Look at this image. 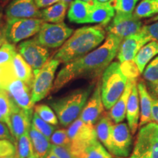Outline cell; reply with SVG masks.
<instances>
[{
	"mask_svg": "<svg viewBox=\"0 0 158 158\" xmlns=\"http://www.w3.org/2000/svg\"><path fill=\"white\" fill-rule=\"evenodd\" d=\"M5 90L14 103L25 110H33L34 103L31 100V88L18 78L12 80L7 84Z\"/></svg>",
	"mask_w": 158,
	"mask_h": 158,
	"instance_id": "cell-15",
	"label": "cell"
},
{
	"mask_svg": "<svg viewBox=\"0 0 158 158\" xmlns=\"http://www.w3.org/2000/svg\"><path fill=\"white\" fill-rule=\"evenodd\" d=\"M135 80L128 79V81L126 86L125 89L120 97L119 99L116 101L114 106L110 109L108 112L110 117L113 120L114 123H121L126 117V111H127V106L129 97L133 87V82Z\"/></svg>",
	"mask_w": 158,
	"mask_h": 158,
	"instance_id": "cell-22",
	"label": "cell"
},
{
	"mask_svg": "<svg viewBox=\"0 0 158 158\" xmlns=\"http://www.w3.org/2000/svg\"><path fill=\"white\" fill-rule=\"evenodd\" d=\"M4 24V10L3 6L0 5V25Z\"/></svg>",
	"mask_w": 158,
	"mask_h": 158,
	"instance_id": "cell-48",
	"label": "cell"
},
{
	"mask_svg": "<svg viewBox=\"0 0 158 158\" xmlns=\"http://www.w3.org/2000/svg\"><path fill=\"white\" fill-rule=\"evenodd\" d=\"M93 4L86 2L82 0H74L70 4L68 10L69 21L76 23H88Z\"/></svg>",
	"mask_w": 158,
	"mask_h": 158,
	"instance_id": "cell-23",
	"label": "cell"
},
{
	"mask_svg": "<svg viewBox=\"0 0 158 158\" xmlns=\"http://www.w3.org/2000/svg\"><path fill=\"white\" fill-rule=\"evenodd\" d=\"M141 30L149 37L151 41L158 43V21H155L151 24L143 25Z\"/></svg>",
	"mask_w": 158,
	"mask_h": 158,
	"instance_id": "cell-41",
	"label": "cell"
},
{
	"mask_svg": "<svg viewBox=\"0 0 158 158\" xmlns=\"http://www.w3.org/2000/svg\"><path fill=\"white\" fill-rule=\"evenodd\" d=\"M68 5L63 1H59L50 7L41 10L40 19L46 23H63Z\"/></svg>",
	"mask_w": 158,
	"mask_h": 158,
	"instance_id": "cell-27",
	"label": "cell"
},
{
	"mask_svg": "<svg viewBox=\"0 0 158 158\" xmlns=\"http://www.w3.org/2000/svg\"><path fill=\"white\" fill-rule=\"evenodd\" d=\"M28 158H39V157H37V156L34 153V154H33V155H31L30 156V157H28Z\"/></svg>",
	"mask_w": 158,
	"mask_h": 158,
	"instance_id": "cell-56",
	"label": "cell"
},
{
	"mask_svg": "<svg viewBox=\"0 0 158 158\" xmlns=\"http://www.w3.org/2000/svg\"><path fill=\"white\" fill-rule=\"evenodd\" d=\"M93 86L78 89L63 98L55 99L50 102L58 117L59 123L64 127L69 126L80 116L87 102Z\"/></svg>",
	"mask_w": 158,
	"mask_h": 158,
	"instance_id": "cell-3",
	"label": "cell"
},
{
	"mask_svg": "<svg viewBox=\"0 0 158 158\" xmlns=\"http://www.w3.org/2000/svg\"><path fill=\"white\" fill-rule=\"evenodd\" d=\"M143 127L145 131L151 136L152 138L158 141V124L155 122H151L146 125L143 126Z\"/></svg>",
	"mask_w": 158,
	"mask_h": 158,
	"instance_id": "cell-43",
	"label": "cell"
},
{
	"mask_svg": "<svg viewBox=\"0 0 158 158\" xmlns=\"http://www.w3.org/2000/svg\"><path fill=\"white\" fill-rule=\"evenodd\" d=\"M33 114V110L23 109L15 103L13 104L7 126L15 141L23 134L29 132L31 125Z\"/></svg>",
	"mask_w": 158,
	"mask_h": 158,
	"instance_id": "cell-13",
	"label": "cell"
},
{
	"mask_svg": "<svg viewBox=\"0 0 158 158\" xmlns=\"http://www.w3.org/2000/svg\"><path fill=\"white\" fill-rule=\"evenodd\" d=\"M115 11L110 1L108 2H100L98 0H94L88 23H98L102 27H106L114 19Z\"/></svg>",
	"mask_w": 158,
	"mask_h": 158,
	"instance_id": "cell-19",
	"label": "cell"
},
{
	"mask_svg": "<svg viewBox=\"0 0 158 158\" xmlns=\"http://www.w3.org/2000/svg\"><path fill=\"white\" fill-rule=\"evenodd\" d=\"M143 26L142 21L134 13L116 12L106 30L108 34L116 35L124 40L141 31Z\"/></svg>",
	"mask_w": 158,
	"mask_h": 158,
	"instance_id": "cell-9",
	"label": "cell"
},
{
	"mask_svg": "<svg viewBox=\"0 0 158 158\" xmlns=\"http://www.w3.org/2000/svg\"><path fill=\"white\" fill-rule=\"evenodd\" d=\"M121 68L123 73L127 76L128 79L137 80V78L140 75V71L134 60L121 63Z\"/></svg>",
	"mask_w": 158,
	"mask_h": 158,
	"instance_id": "cell-38",
	"label": "cell"
},
{
	"mask_svg": "<svg viewBox=\"0 0 158 158\" xmlns=\"http://www.w3.org/2000/svg\"><path fill=\"white\" fill-rule=\"evenodd\" d=\"M157 13H158V10H157Z\"/></svg>",
	"mask_w": 158,
	"mask_h": 158,
	"instance_id": "cell-60",
	"label": "cell"
},
{
	"mask_svg": "<svg viewBox=\"0 0 158 158\" xmlns=\"http://www.w3.org/2000/svg\"><path fill=\"white\" fill-rule=\"evenodd\" d=\"M51 151L58 158H77L71 152L70 148L51 144Z\"/></svg>",
	"mask_w": 158,
	"mask_h": 158,
	"instance_id": "cell-40",
	"label": "cell"
},
{
	"mask_svg": "<svg viewBox=\"0 0 158 158\" xmlns=\"http://www.w3.org/2000/svg\"><path fill=\"white\" fill-rule=\"evenodd\" d=\"M10 1H12V0H1L0 1V5H2L4 7L5 5H7Z\"/></svg>",
	"mask_w": 158,
	"mask_h": 158,
	"instance_id": "cell-50",
	"label": "cell"
},
{
	"mask_svg": "<svg viewBox=\"0 0 158 158\" xmlns=\"http://www.w3.org/2000/svg\"><path fill=\"white\" fill-rule=\"evenodd\" d=\"M130 158H158V141L143 127L138 132Z\"/></svg>",
	"mask_w": 158,
	"mask_h": 158,
	"instance_id": "cell-17",
	"label": "cell"
},
{
	"mask_svg": "<svg viewBox=\"0 0 158 158\" xmlns=\"http://www.w3.org/2000/svg\"><path fill=\"white\" fill-rule=\"evenodd\" d=\"M2 90H4L3 86H2V84L1 81H0V92H1V91H2Z\"/></svg>",
	"mask_w": 158,
	"mask_h": 158,
	"instance_id": "cell-58",
	"label": "cell"
},
{
	"mask_svg": "<svg viewBox=\"0 0 158 158\" xmlns=\"http://www.w3.org/2000/svg\"><path fill=\"white\" fill-rule=\"evenodd\" d=\"M34 109L35 113L37 114L44 121L52 124V125L58 124V117L55 114L54 110L45 104L37 105L35 106Z\"/></svg>",
	"mask_w": 158,
	"mask_h": 158,
	"instance_id": "cell-33",
	"label": "cell"
},
{
	"mask_svg": "<svg viewBox=\"0 0 158 158\" xmlns=\"http://www.w3.org/2000/svg\"><path fill=\"white\" fill-rule=\"evenodd\" d=\"M114 158H122V157H114Z\"/></svg>",
	"mask_w": 158,
	"mask_h": 158,
	"instance_id": "cell-59",
	"label": "cell"
},
{
	"mask_svg": "<svg viewBox=\"0 0 158 158\" xmlns=\"http://www.w3.org/2000/svg\"><path fill=\"white\" fill-rule=\"evenodd\" d=\"M18 158H28L34 154L29 132L21 135L15 143Z\"/></svg>",
	"mask_w": 158,
	"mask_h": 158,
	"instance_id": "cell-31",
	"label": "cell"
},
{
	"mask_svg": "<svg viewBox=\"0 0 158 158\" xmlns=\"http://www.w3.org/2000/svg\"><path fill=\"white\" fill-rule=\"evenodd\" d=\"M98 1L100 2H108L110 0H98Z\"/></svg>",
	"mask_w": 158,
	"mask_h": 158,
	"instance_id": "cell-57",
	"label": "cell"
},
{
	"mask_svg": "<svg viewBox=\"0 0 158 158\" xmlns=\"http://www.w3.org/2000/svg\"><path fill=\"white\" fill-rule=\"evenodd\" d=\"M59 64V61L50 59L40 70L34 74L31 85V100L34 104L45 98L52 89L55 73Z\"/></svg>",
	"mask_w": 158,
	"mask_h": 158,
	"instance_id": "cell-6",
	"label": "cell"
},
{
	"mask_svg": "<svg viewBox=\"0 0 158 158\" xmlns=\"http://www.w3.org/2000/svg\"><path fill=\"white\" fill-rule=\"evenodd\" d=\"M16 154L15 144L10 140L0 139V158H5Z\"/></svg>",
	"mask_w": 158,
	"mask_h": 158,
	"instance_id": "cell-39",
	"label": "cell"
},
{
	"mask_svg": "<svg viewBox=\"0 0 158 158\" xmlns=\"http://www.w3.org/2000/svg\"><path fill=\"white\" fill-rule=\"evenodd\" d=\"M132 134L126 123L114 125L112 133V146L110 153L118 157H127L130 155L132 146Z\"/></svg>",
	"mask_w": 158,
	"mask_h": 158,
	"instance_id": "cell-11",
	"label": "cell"
},
{
	"mask_svg": "<svg viewBox=\"0 0 158 158\" xmlns=\"http://www.w3.org/2000/svg\"><path fill=\"white\" fill-rule=\"evenodd\" d=\"M157 55L158 43L155 41H150L140 49L133 59L140 71V73H143L148 64Z\"/></svg>",
	"mask_w": 158,
	"mask_h": 158,
	"instance_id": "cell-25",
	"label": "cell"
},
{
	"mask_svg": "<svg viewBox=\"0 0 158 158\" xmlns=\"http://www.w3.org/2000/svg\"><path fill=\"white\" fill-rule=\"evenodd\" d=\"M158 21V15H155V17L152 18V19H150L149 22H155V21Z\"/></svg>",
	"mask_w": 158,
	"mask_h": 158,
	"instance_id": "cell-51",
	"label": "cell"
},
{
	"mask_svg": "<svg viewBox=\"0 0 158 158\" xmlns=\"http://www.w3.org/2000/svg\"><path fill=\"white\" fill-rule=\"evenodd\" d=\"M105 37L106 31L100 25L77 29L57 50L53 59L64 64L72 62L97 48Z\"/></svg>",
	"mask_w": 158,
	"mask_h": 158,
	"instance_id": "cell-2",
	"label": "cell"
},
{
	"mask_svg": "<svg viewBox=\"0 0 158 158\" xmlns=\"http://www.w3.org/2000/svg\"><path fill=\"white\" fill-rule=\"evenodd\" d=\"M44 158H58V157L55 155L52 152L50 151V152H49L48 155L45 156Z\"/></svg>",
	"mask_w": 158,
	"mask_h": 158,
	"instance_id": "cell-49",
	"label": "cell"
},
{
	"mask_svg": "<svg viewBox=\"0 0 158 158\" xmlns=\"http://www.w3.org/2000/svg\"><path fill=\"white\" fill-rule=\"evenodd\" d=\"M31 124L34 126L36 130H38L40 133L44 135L45 137L48 138L49 140L55 131V127L52 124L48 123L43 118H41L37 114L34 113L31 120Z\"/></svg>",
	"mask_w": 158,
	"mask_h": 158,
	"instance_id": "cell-34",
	"label": "cell"
},
{
	"mask_svg": "<svg viewBox=\"0 0 158 158\" xmlns=\"http://www.w3.org/2000/svg\"><path fill=\"white\" fill-rule=\"evenodd\" d=\"M122 40L116 35L108 34L105 42L98 48L65 64L55 78L53 92H57L76 79L100 76L117 55Z\"/></svg>",
	"mask_w": 158,
	"mask_h": 158,
	"instance_id": "cell-1",
	"label": "cell"
},
{
	"mask_svg": "<svg viewBox=\"0 0 158 158\" xmlns=\"http://www.w3.org/2000/svg\"><path fill=\"white\" fill-rule=\"evenodd\" d=\"M61 1H63V2H64L66 3L68 6H70V4L72 3L74 1V0H61Z\"/></svg>",
	"mask_w": 158,
	"mask_h": 158,
	"instance_id": "cell-52",
	"label": "cell"
},
{
	"mask_svg": "<svg viewBox=\"0 0 158 158\" xmlns=\"http://www.w3.org/2000/svg\"><path fill=\"white\" fill-rule=\"evenodd\" d=\"M140 116H141V110H140L139 94L137 87V80H135L133 82L127 102V111H126L128 126L133 135L136 133L138 127H139Z\"/></svg>",
	"mask_w": 158,
	"mask_h": 158,
	"instance_id": "cell-18",
	"label": "cell"
},
{
	"mask_svg": "<svg viewBox=\"0 0 158 158\" xmlns=\"http://www.w3.org/2000/svg\"><path fill=\"white\" fill-rule=\"evenodd\" d=\"M137 87L139 94L140 107H141V116H140L139 127H143L146 124L153 122L152 116V95L150 94L147 85L143 81L137 82Z\"/></svg>",
	"mask_w": 158,
	"mask_h": 158,
	"instance_id": "cell-20",
	"label": "cell"
},
{
	"mask_svg": "<svg viewBox=\"0 0 158 158\" xmlns=\"http://www.w3.org/2000/svg\"><path fill=\"white\" fill-rule=\"evenodd\" d=\"M67 130L71 141L70 150L77 158H81L88 146L98 140L94 124L86 123L80 118L70 124Z\"/></svg>",
	"mask_w": 158,
	"mask_h": 158,
	"instance_id": "cell-5",
	"label": "cell"
},
{
	"mask_svg": "<svg viewBox=\"0 0 158 158\" xmlns=\"http://www.w3.org/2000/svg\"><path fill=\"white\" fill-rule=\"evenodd\" d=\"M19 53L30 65L33 73H36L49 60V51L47 48L33 40L23 41L18 47Z\"/></svg>",
	"mask_w": 158,
	"mask_h": 158,
	"instance_id": "cell-10",
	"label": "cell"
},
{
	"mask_svg": "<svg viewBox=\"0 0 158 158\" xmlns=\"http://www.w3.org/2000/svg\"><path fill=\"white\" fill-rule=\"evenodd\" d=\"M51 144L70 148L71 141L68 134V130L59 129L54 132L50 138Z\"/></svg>",
	"mask_w": 158,
	"mask_h": 158,
	"instance_id": "cell-36",
	"label": "cell"
},
{
	"mask_svg": "<svg viewBox=\"0 0 158 158\" xmlns=\"http://www.w3.org/2000/svg\"><path fill=\"white\" fill-rule=\"evenodd\" d=\"M0 122H4V123H5V119H4L3 116H2V115L1 113H0Z\"/></svg>",
	"mask_w": 158,
	"mask_h": 158,
	"instance_id": "cell-55",
	"label": "cell"
},
{
	"mask_svg": "<svg viewBox=\"0 0 158 158\" xmlns=\"http://www.w3.org/2000/svg\"><path fill=\"white\" fill-rule=\"evenodd\" d=\"M60 0H35V4L38 8H46L58 2Z\"/></svg>",
	"mask_w": 158,
	"mask_h": 158,
	"instance_id": "cell-45",
	"label": "cell"
},
{
	"mask_svg": "<svg viewBox=\"0 0 158 158\" xmlns=\"http://www.w3.org/2000/svg\"><path fill=\"white\" fill-rule=\"evenodd\" d=\"M0 139L10 140L15 144L16 143V141L12 135L8 126L7 125V124L2 122H0Z\"/></svg>",
	"mask_w": 158,
	"mask_h": 158,
	"instance_id": "cell-42",
	"label": "cell"
},
{
	"mask_svg": "<svg viewBox=\"0 0 158 158\" xmlns=\"http://www.w3.org/2000/svg\"><path fill=\"white\" fill-rule=\"evenodd\" d=\"M73 32V29L64 23L45 22L34 40L45 48H57L62 46Z\"/></svg>",
	"mask_w": 158,
	"mask_h": 158,
	"instance_id": "cell-8",
	"label": "cell"
},
{
	"mask_svg": "<svg viewBox=\"0 0 158 158\" xmlns=\"http://www.w3.org/2000/svg\"><path fill=\"white\" fill-rule=\"evenodd\" d=\"M151 41L143 31L122 40L118 48L117 58L120 63L133 60L143 45Z\"/></svg>",
	"mask_w": 158,
	"mask_h": 158,
	"instance_id": "cell-14",
	"label": "cell"
},
{
	"mask_svg": "<svg viewBox=\"0 0 158 158\" xmlns=\"http://www.w3.org/2000/svg\"><path fill=\"white\" fill-rule=\"evenodd\" d=\"M5 158H18V157H17L16 154H15V155L8 156V157H5Z\"/></svg>",
	"mask_w": 158,
	"mask_h": 158,
	"instance_id": "cell-54",
	"label": "cell"
},
{
	"mask_svg": "<svg viewBox=\"0 0 158 158\" xmlns=\"http://www.w3.org/2000/svg\"><path fill=\"white\" fill-rule=\"evenodd\" d=\"M6 43H7V40L6 37L5 24L0 25V47Z\"/></svg>",
	"mask_w": 158,
	"mask_h": 158,
	"instance_id": "cell-46",
	"label": "cell"
},
{
	"mask_svg": "<svg viewBox=\"0 0 158 158\" xmlns=\"http://www.w3.org/2000/svg\"><path fill=\"white\" fill-rule=\"evenodd\" d=\"M158 10V0H141L135 9V14L139 19L152 17Z\"/></svg>",
	"mask_w": 158,
	"mask_h": 158,
	"instance_id": "cell-28",
	"label": "cell"
},
{
	"mask_svg": "<svg viewBox=\"0 0 158 158\" xmlns=\"http://www.w3.org/2000/svg\"><path fill=\"white\" fill-rule=\"evenodd\" d=\"M45 21L41 19H17L7 20L5 32L7 42L15 45L37 34Z\"/></svg>",
	"mask_w": 158,
	"mask_h": 158,
	"instance_id": "cell-7",
	"label": "cell"
},
{
	"mask_svg": "<svg viewBox=\"0 0 158 158\" xmlns=\"http://www.w3.org/2000/svg\"><path fill=\"white\" fill-rule=\"evenodd\" d=\"M0 1H1V0H0Z\"/></svg>",
	"mask_w": 158,
	"mask_h": 158,
	"instance_id": "cell-61",
	"label": "cell"
},
{
	"mask_svg": "<svg viewBox=\"0 0 158 158\" xmlns=\"http://www.w3.org/2000/svg\"><path fill=\"white\" fill-rule=\"evenodd\" d=\"M128 78L122 72L121 63L114 62L105 70L100 83L104 107L110 110L124 92Z\"/></svg>",
	"mask_w": 158,
	"mask_h": 158,
	"instance_id": "cell-4",
	"label": "cell"
},
{
	"mask_svg": "<svg viewBox=\"0 0 158 158\" xmlns=\"http://www.w3.org/2000/svg\"><path fill=\"white\" fill-rule=\"evenodd\" d=\"M114 125L113 120L110 117L108 113H104L94 127L98 139L109 152L111 150Z\"/></svg>",
	"mask_w": 158,
	"mask_h": 158,
	"instance_id": "cell-21",
	"label": "cell"
},
{
	"mask_svg": "<svg viewBox=\"0 0 158 158\" xmlns=\"http://www.w3.org/2000/svg\"><path fill=\"white\" fill-rule=\"evenodd\" d=\"M143 78L148 83L158 82V56L146 67L143 72Z\"/></svg>",
	"mask_w": 158,
	"mask_h": 158,
	"instance_id": "cell-35",
	"label": "cell"
},
{
	"mask_svg": "<svg viewBox=\"0 0 158 158\" xmlns=\"http://www.w3.org/2000/svg\"><path fill=\"white\" fill-rule=\"evenodd\" d=\"M17 54L15 45L6 43L0 47V70L11 68L13 60Z\"/></svg>",
	"mask_w": 158,
	"mask_h": 158,
	"instance_id": "cell-30",
	"label": "cell"
},
{
	"mask_svg": "<svg viewBox=\"0 0 158 158\" xmlns=\"http://www.w3.org/2000/svg\"><path fill=\"white\" fill-rule=\"evenodd\" d=\"M29 134L34 153L39 158H44L51 151L50 140L35 129L32 124L29 130Z\"/></svg>",
	"mask_w": 158,
	"mask_h": 158,
	"instance_id": "cell-24",
	"label": "cell"
},
{
	"mask_svg": "<svg viewBox=\"0 0 158 158\" xmlns=\"http://www.w3.org/2000/svg\"><path fill=\"white\" fill-rule=\"evenodd\" d=\"M14 102L6 90L0 92V113L2 115L7 125L9 123V118Z\"/></svg>",
	"mask_w": 158,
	"mask_h": 158,
	"instance_id": "cell-32",
	"label": "cell"
},
{
	"mask_svg": "<svg viewBox=\"0 0 158 158\" xmlns=\"http://www.w3.org/2000/svg\"><path fill=\"white\" fill-rule=\"evenodd\" d=\"M152 116L153 122L158 124V98L152 95Z\"/></svg>",
	"mask_w": 158,
	"mask_h": 158,
	"instance_id": "cell-44",
	"label": "cell"
},
{
	"mask_svg": "<svg viewBox=\"0 0 158 158\" xmlns=\"http://www.w3.org/2000/svg\"><path fill=\"white\" fill-rule=\"evenodd\" d=\"M104 105L101 97L100 83L98 82L92 95L89 98L80 115L81 119L86 123L94 124L104 114Z\"/></svg>",
	"mask_w": 158,
	"mask_h": 158,
	"instance_id": "cell-16",
	"label": "cell"
},
{
	"mask_svg": "<svg viewBox=\"0 0 158 158\" xmlns=\"http://www.w3.org/2000/svg\"><path fill=\"white\" fill-rule=\"evenodd\" d=\"M149 89L152 92V95L158 98V82L148 83Z\"/></svg>",
	"mask_w": 158,
	"mask_h": 158,
	"instance_id": "cell-47",
	"label": "cell"
},
{
	"mask_svg": "<svg viewBox=\"0 0 158 158\" xmlns=\"http://www.w3.org/2000/svg\"><path fill=\"white\" fill-rule=\"evenodd\" d=\"M82 1L86 2H88V3H90V4H93L94 0H82Z\"/></svg>",
	"mask_w": 158,
	"mask_h": 158,
	"instance_id": "cell-53",
	"label": "cell"
},
{
	"mask_svg": "<svg viewBox=\"0 0 158 158\" xmlns=\"http://www.w3.org/2000/svg\"><path fill=\"white\" fill-rule=\"evenodd\" d=\"M6 20L17 19H40L41 10L35 0H12L5 10Z\"/></svg>",
	"mask_w": 158,
	"mask_h": 158,
	"instance_id": "cell-12",
	"label": "cell"
},
{
	"mask_svg": "<svg viewBox=\"0 0 158 158\" xmlns=\"http://www.w3.org/2000/svg\"><path fill=\"white\" fill-rule=\"evenodd\" d=\"M13 69L15 78L28 84L31 88L34 79L33 70L19 53H17L13 58Z\"/></svg>",
	"mask_w": 158,
	"mask_h": 158,
	"instance_id": "cell-26",
	"label": "cell"
},
{
	"mask_svg": "<svg viewBox=\"0 0 158 158\" xmlns=\"http://www.w3.org/2000/svg\"><path fill=\"white\" fill-rule=\"evenodd\" d=\"M138 1L139 0H110V3L116 12L130 13H133Z\"/></svg>",
	"mask_w": 158,
	"mask_h": 158,
	"instance_id": "cell-37",
	"label": "cell"
},
{
	"mask_svg": "<svg viewBox=\"0 0 158 158\" xmlns=\"http://www.w3.org/2000/svg\"><path fill=\"white\" fill-rule=\"evenodd\" d=\"M81 158H114L103 145L96 140L85 149Z\"/></svg>",
	"mask_w": 158,
	"mask_h": 158,
	"instance_id": "cell-29",
	"label": "cell"
}]
</instances>
